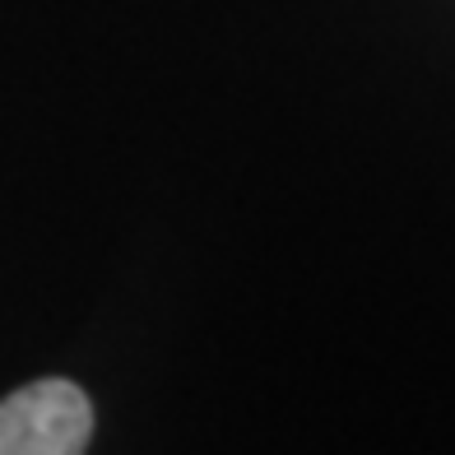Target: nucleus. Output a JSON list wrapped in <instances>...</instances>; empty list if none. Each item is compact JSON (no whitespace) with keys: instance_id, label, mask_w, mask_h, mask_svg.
Listing matches in <instances>:
<instances>
[{"instance_id":"f257e3e1","label":"nucleus","mask_w":455,"mask_h":455,"mask_svg":"<svg viewBox=\"0 0 455 455\" xmlns=\"http://www.w3.org/2000/svg\"><path fill=\"white\" fill-rule=\"evenodd\" d=\"M93 404L75 381H33L0 400V455H84Z\"/></svg>"}]
</instances>
